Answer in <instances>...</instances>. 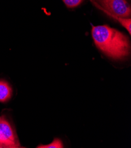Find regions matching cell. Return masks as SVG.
<instances>
[{"label": "cell", "mask_w": 131, "mask_h": 148, "mask_svg": "<svg viewBox=\"0 0 131 148\" xmlns=\"http://www.w3.org/2000/svg\"><path fill=\"white\" fill-rule=\"evenodd\" d=\"M92 35L96 46L108 57L121 60L130 53V41L124 33L107 25L93 26Z\"/></svg>", "instance_id": "obj_1"}, {"label": "cell", "mask_w": 131, "mask_h": 148, "mask_svg": "<svg viewBox=\"0 0 131 148\" xmlns=\"http://www.w3.org/2000/svg\"><path fill=\"white\" fill-rule=\"evenodd\" d=\"M98 8L117 20L129 33H131L130 7L126 0H91Z\"/></svg>", "instance_id": "obj_2"}, {"label": "cell", "mask_w": 131, "mask_h": 148, "mask_svg": "<svg viewBox=\"0 0 131 148\" xmlns=\"http://www.w3.org/2000/svg\"><path fill=\"white\" fill-rule=\"evenodd\" d=\"M0 147H20L15 132L4 117L0 119Z\"/></svg>", "instance_id": "obj_3"}, {"label": "cell", "mask_w": 131, "mask_h": 148, "mask_svg": "<svg viewBox=\"0 0 131 148\" xmlns=\"http://www.w3.org/2000/svg\"><path fill=\"white\" fill-rule=\"evenodd\" d=\"M12 96V88L10 84L4 80H0V101L5 102Z\"/></svg>", "instance_id": "obj_4"}, {"label": "cell", "mask_w": 131, "mask_h": 148, "mask_svg": "<svg viewBox=\"0 0 131 148\" xmlns=\"http://www.w3.org/2000/svg\"><path fill=\"white\" fill-rule=\"evenodd\" d=\"M37 147L38 148H62L64 147L62 141L60 139L56 138L52 143L47 145H39Z\"/></svg>", "instance_id": "obj_5"}, {"label": "cell", "mask_w": 131, "mask_h": 148, "mask_svg": "<svg viewBox=\"0 0 131 148\" xmlns=\"http://www.w3.org/2000/svg\"><path fill=\"white\" fill-rule=\"evenodd\" d=\"M65 5L69 8H74L81 4L84 0H62Z\"/></svg>", "instance_id": "obj_6"}, {"label": "cell", "mask_w": 131, "mask_h": 148, "mask_svg": "<svg viewBox=\"0 0 131 148\" xmlns=\"http://www.w3.org/2000/svg\"><path fill=\"white\" fill-rule=\"evenodd\" d=\"M0 119H1V117H0Z\"/></svg>", "instance_id": "obj_7"}]
</instances>
